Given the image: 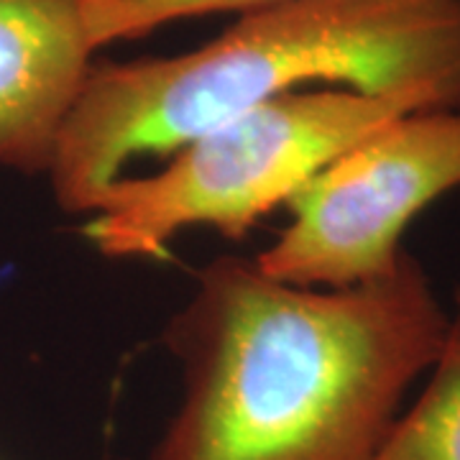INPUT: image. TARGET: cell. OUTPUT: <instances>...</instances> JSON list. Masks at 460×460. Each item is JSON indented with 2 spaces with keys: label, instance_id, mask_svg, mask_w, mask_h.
<instances>
[{
  "label": "cell",
  "instance_id": "obj_1",
  "mask_svg": "<svg viewBox=\"0 0 460 460\" xmlns=\"http://www.w3.org/2000/svg\"><path fill=\"white\" fill-rule=\"evenodd\" d=\"M445 328L410 251L348 289L284 284L217 256L166 323L181 399L146 460H376Z\"/></svg>",
  "mask_w": 460,
  "mask_h": 460
},
{
  "label": "cell",
  "instance_id": "obj_2",
  "mask_svg": "<svg viewBox=\"0 0 460 460\" xmlns=\"http://www.w3.org/2000/svg\"><path fill=\"white\" fill-rule=\"evenodd\" d=\"M205 47L90 66L47 177L57 205L87 215L141 154L323 83L404 105L460 108V0H271Z\"/></svg>",
  "mask_w": 460,
  "mask_h": 460
},
{
  "label": "cell",
  "instance_id": "obj_3",
  "mask_svg": "<svg viewBox=\"0 0 460 460\" xmlns=\"http://www.w3.org/2000/svg\"><path fill=\"white\" fill-rule=\"evenodd\" d=\"M410 111L343 87L296 90L198 133L146 177H118L84 235L108 259H154L190 228L243 238L338 154Z\"/></svg>",
  "mask_w": 460,
  "mask_h": 460
},
{
  "label": "cell",
  "instance_id": "obj_4",
  "mask_svg": "<svg viewBox=\"0 0 460 460\" xmlns=\"http://www.w3.org/2000/svg\"><path fill=\"white\" fill-rule=\"evenodd\" d=\"M460 187V108L366 133L289 199L292 223L253 261L271 279L348 289L392 274L417 215Z\"/></svg>",
  "mask_w": 460,
  "mask_h": 460
},
{
  "label": "cell",
  "instance_id": "obj_5",
  "mask_svg": "<svg viewBox=\"0 0 460 460\" xmlns=\"http://www.w3.org/2000/svg\"><path fill=\"white\" fill-rule=\"evenodd\" d=\"M84 0H0V166L47 174L95 54Z\"/></svg>",
  "mask_w": 460,
  "mask_h": 460
},
{
  "label": "cell",
  "instance_id": "obj_6",
  "mask_svg": "<svg viewBox=\"0 0 460 460\" xmlns=\"http://www.w3.org/2000/svg\"><path fill=\"white\" fill-rule=\"evenodd\" d=\"M376 460H460V284L428 384L399 411Z\"/></svg>",
  "mask_w": 460,
  "mask_h": 460
},
{
  "label": "cell",
  "instance_id": "obj_7",
  "mask_svg": "<svg viewBox=\"0 0 460 460\" xmlns=\"http://www.w3.org/2000/svg\"><path fill=\"white\" fill-rule=\"evenodd\" d=\"M271 0H84V29L93 49L108 44L133 41L148 36L162 26L210 16V13H238Z\"/></svg>",
  "mask_w": 460,
  "mask_h": 460
}]
</instances>
